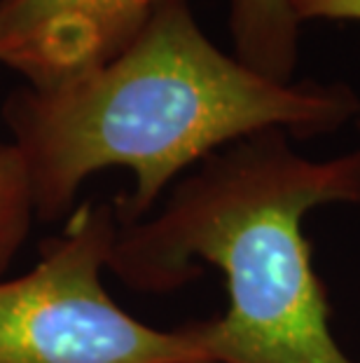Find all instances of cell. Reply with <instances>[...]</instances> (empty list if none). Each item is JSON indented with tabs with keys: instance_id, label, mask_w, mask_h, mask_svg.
Returning a JSON list of instances; mask_svg holds the SVG:
<instances>
[{
	"instance_id": "obj_1",
	"label": "cell",
	"mask_w": 360,
	"mask_h": 363,
	"mask_svg": "<svg viewBox=\"0 0 360 363\" xmlns=\"http://www.w3.org/2000/svg\"><path fill=\"white\" fill-rule=\"evenodd\" d=\"M360 118L347 82H279L225 54L187 0H162L122 52L57 87L7 96L3 120L26 164L37 220H59L80 185L108 167L136 176L115 202L143 220L182 172L267 129L313 138Z\"/></svg>"
},
{
	"instance_id": "obj_2",
	"label": "cell",
	"mask_w": 360,
	"mask_h": 363,
	"mask_svg": "<svg viewBox=\"0 0 360 363\" xmlns=\"http://www.w3.org/2000/svg\"><path fill=\"white\" fill-rule=\"evenodd\" d=\"M360 204V148L330 160L295 150L283 129L202 160L164 206L117 228L108 269L139 293H171L218 267L227 312L182 330L209 363H358L330 330L304 218Z\"/></svg>"
},
{
	"instance_id": "obj_3",
	"label": "cell",
	"mask_w": 360,
	"mask_h": 363,
	"mask_svg": "<svg viewBox=\"0 0 360 363\" xmlns=\"http://www.w3.org/2000/svg\"><path fill=\"white\" fill-rule=\"evenodd\" d=\"M115 204L82 202L40 260L0 279V363H209L180 328L139 321L108 296Z\"/></svg>"
},
{
	"instance_id": "obj_4",
	"label": "cell",
	"mask_w": 360,
	"mask_h": 363,
	"mask_svg": "<svg viewBox=\"0 0 360 363\" xmlns=\"http://www.w3.org/2000/svg\"><path fill=\"white\" fill-rule=\"evenodd\" d=\"M162 0H0V66L47 89L110 61Z\"/></svg>"
},
{
	"instance_id": "obj_5",
	"label": "cell",
	"mask_w": 360,
	"mask_h": 363,
	"mask_svg": "<svg viewBox=\"0 0 360 363\" xmlns=\"http://www.w3.org/2000/svg\"><path fill=\"white\" fill-rule=\"evenodd\" d=\"M229 30L236 59L272 80H295L302 26L288 0H232Z\"/></svg>"
},
{
	"instance_id": "obj_6",
	"label": "cell",
	"mask_w": 360,
	"mask_h": 363,
	"mask_svg": "<svg viewBox=\"0 0 360 363\" xmlns=\"http://www.w3.org/2000/svg\"><path fill=\"white\" fill-rule=\"evenodd\" d=\"M35 218L26 164L12 143L0 141V279L24 246Z\"/></svg>"
},
{
	"instance_id": "obj_7",
	"label": "cell",
	"mask_w": 360,
	"mask_h": 363,
	"mask_svg": "<svg viewBox=\"0 0 360 363\" xmlns=\"http://www.w3.org/2000/svg\"><path fill=\"white\" fill-rule=\"evenodd\" d=\"M297 24L309 21H358L360 0H288Z\"/></svg>"
},
{
	"instance_id": "obj_8",
	"label": "cell",
	"mask_w": 360,
	"mask_h": 363,
	"mask_svg": "<svg viewBox=\"0 0 360 363\" xmlns=\"http://www.w3.org/2000/svg\"><path fill=\"white\" fill-rule=\"evenodd\" d=\"M354 125H356V129H358V136H360V118H358V120L354 122Z\"/></svg>"
}]
</instances>
